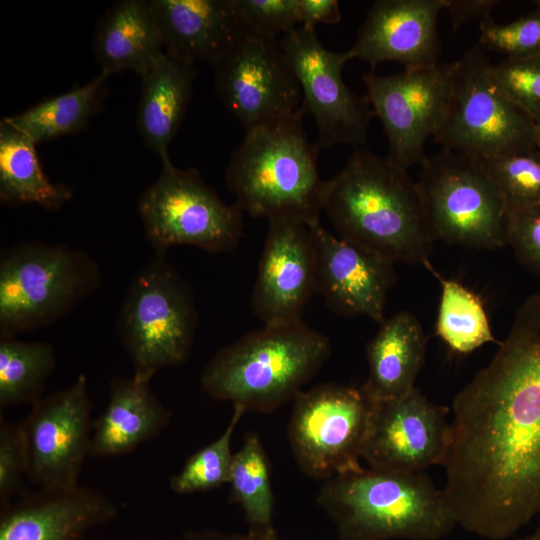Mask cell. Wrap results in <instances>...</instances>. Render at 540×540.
I'll list each match as a JSON object with an SVG mask.
<instances>
[{"instance_id": "obj_25", "label": "cell", "mask_w": 540, "mask_h": 540, "mask_svg": "<svg viewBox=\"0 0 540 540\" xmlns=\"http://www.w3.org/2000/svg\"><path fill=\"white\" fill-rule=\"evenodd\" d=\"M196 67L168 55L143 74L137 127L146 146L162 162L182 123L192 96Z\"/></svg>"}, {"instance_id": "obj_24", "label": "cell", "mask_w": 540, "mask_h": 540, "mask_svg": "<svg viewBox=\"0 0 540 540\" xmlns=\"http://www.w3.org/2000/svg\"><path fill=\"white\" fill-rule=\"evenodd\" d=\"M425 352L426 337L413 314L385 318L366 347L369 372L362 391L372 403L404 396L415 388Z\"/></svg>"}, {"instance_id": "obj_13", "label": "cell", "mask_w": 540, "mask_h": 540, "mask_svg": "<svg viewBox=\"0 0 540 540\" xmlns=\"http://www.w3.org/2000/svg\"><path fill=\"white\" fill-rule=\"evenodd\" d=\"M456 62L417 70L362 76L366 98L382 123L387 157L409 169L420 165L427 140L434 136L447 114Z\"/></svg>"}, {"instance_id": "obj_35", "label": "cell", "mask_w": 540, "mask_h": 540, "mask_svg": "<svg viewBox=\"0 0 540 540\" xmlns=\"http://www.w3.org/2000/svg\"><path fill=\"white\" fill-rule=\"evenodd\" d=\"M242 24L250 33L278 39L300 24L298 0H232Z\"/></svg>"}, {"instance_id": "obj_41", "label": "cell", "mask_w": 540, "mask_h": 540, "mask_svg": "<svg viewBox=\"0 0 540 540\" xmlns=\"http://www.w3.org/2000/svg\"><path fill=\"white\" fill-rule=\"evenodd\" d=\"M534 146L540 153V122L535 123L534 127Z\"/></svg>"}, {"instance_id": "obj_5", "label": "cell", "mask_w": 540, "mask_h": 540, "mask_svg": "<svg viewBox=\"0 0 540 540\" xmlns=\"http://www.w3.org/2000/svg\"><path fill=\"white\" fill-rule=\"evenodd\" d=\"M330 341L303 321L263 327L221 348L201 374L211 397L270 413L301 392L323 366Z\"/></svg>"}, {"instance_id": "obj_14", "label": "cell", "mask_w": 540, "mask_h": 540, "mask_svg": "<svg viewBox=\"0 0 540 540\" xmlns=\"http://www.w3.org/2000/svg\"><path fill=\"white\" fill-rule=\"evenodd\" d=\"M216 93L245 131L297 113L302 92L278 39L246 32L211 64Z\"/></svg>"}, {"instance_id": "obj_4", "label": "cell", "mask_w": 540, "mask_h": 540, "mask_svg": "<svg viewBox=\"0 0 540 540\" xmlns=\"http://www.w3.org/2000/svg\"><path fill=\"white\" fill-rule=\"evenodd\" d=\"M317 501L342 540H438L457 525L423 472L362 467L327 479Z\"/></svg>"}, {"instance_id": "obj_38", "label": "cell", "mask_w": 540, "mask_h": 540, "mask_svg": "<svg viewBox=\"0 0 540 540\" xmlns=\"http://www.w3.org/2000/svg\"><path fill=\"white\" fill-rule=\"evenodd\" d=\"M498 3L496 0H445L444 10L450 16L453 31H457L471 21L491 17Z\"/></svg>"}, {"instance_id": "obj_27", "label": "cell", "mask_w": 540, "mask_h": 540, "mask_svg": "<svg viewBox=\"0 0 540 540\" xmlns=\"http://www.w3.org/2000/svg\"><path fill=\"white\" fill-rule=\"evenodd\" d=\"M109 77L100 72L82 86H75L3 120L36 145L77 133L99 111Z\"/></svg>"}, {"instance_id": "obj_6", "label": "cell", "mask_w": 540, "mask_h": 540, "mask_svg": "<svg viewBox=\"0 0 540 540\" xmlns=\"http://www.w3.org/2000/svg\"><path fill=\"white\" fill-rule=\"evenodd\" d=\"M102 282L87 252L63 244L25 241L0 253V337L54 323Z\"/></svg>"}, {"instance_id": "obj_37", "label": "cell", "mask_w": 540, "mask_h": 540, "mask_svg": "<svg viewBox=\"0 0 540 540\" xmlns=\"http://www.w3.org/2000/svg\"><path fill=\"white\" fill-rule=\"evenodd\" d=\"M507 245L521 264L540 275V204L508 212Z\"/></svg>"}, {"instance_id": "obj_10", "label": "cell", "mask_w": 540, "mask_h": 540, "mask_svg": "<svg viewBox=\"0 0 540 540\" xmlns=\"http://www.w3.org/2000/svg\"><path fill=\"white\" fill-rule=\"evenodd\" d=\"M137 208L155 253L167 254L177 245L228 252L243 236V211L225 203L197 169L177 168L170 159L138 197Z\"/></svg>"}, {"instance_id": "obj_2", "label": "cell", "mask_w": 540, "mask_h": 540, "mask_svg": "<svg viewBox=\"0 0 540 540\" xmlns=\"http://www.w3.org/2000/svg\"><path fill=\"white\" fill-rule=\"evenodd\" d=\"M323 211L347 241L394 263L429 261L434 238L417 181L387 156L354 148L326 180Z\"/></svg>"}, {"instance_id": "obj_7", "label": "cell", "mask_w": 540, "mask_h": 540, "mask_svg": "<svg viewBox=\"0 0 540 540\" xmlns=\"http://www.w3.org/2000/svg\"><path fill=\"white\" fill-rule=\"evenodd\" d=\"M198 323L190 285L167 260L155 257L128 286L117 320V335L135 378L150 382L159 371L189 357Z\"/></svg>"}, {"instance_id": "obj_20", "label": "cell", "mask_w": 540, "mask_h": 540, "mask_svg": "<svg viewBox=\"0 0 540 540\" xmlns=\"http://www.w3.org/2000/svg\"><path fill=\"white\" fill-rule=\"evenodd\" d=\"M117 515L116 503L92 487L39 490L1 509L0 540H83Z\"/></svg>"}, {"instance_id": "obj_30", "label": "cell", "mask_w": 540, "mask_h": 540, "mask_svg": "<svg viewBox=\"0 0 540 540\" xmlns=\"http://www.w3.org/2000/svg\"><path fill=\"white\" fill-rule=\"evenodd\" d=\"M56 365L53 346L42 341L0 337V408L33 405L42 398Z\"/></svg>"}, {"instance_id": "obj_21", "label": "cell", "mask_w": 540, "mask_h": 540, "mask_svg": "<svg viewBox=\"0 0 540 540\" xmlns=\"http://www.w3.org/2000/svg\"><path fill=\"white\" fill-rule=\"evenodd\" d=\"M165 54L213 64L247 32L232 0H150Z\"/></svg>"}, {"instance_id": "obj_1", "label": "cell", "mask_w": 540, "mask_h": 540, "mask_svg": "<svg viewBox=\"0 0 540 540\" xmlns=\"http://www.w3.org/2000/svg\"><path fill=\"white\" fill-rule=\"evenodd\" d=\"M453 400L443 488L457 524L504 540L540 511V292Z\"/></svg>"}, {"instance_id": "obj_8", "label": "cell", "mask_w": 540, "mask_h": 540, "mask_svg": "<svg viewBox=\"0 0 540 540\" xmlns=\"http://www.w3.org/2000/svg\"><path fill=\"white\" fill-rule=\"evenodd\" d=\"M419 166L434 241L481 250L507 246L508 212L484 159L441 149Z\"/></svg>"}, {"instance_id": "obj_42", "label": "cell", "mask_w": 540, "mask_h": 540, "mask_svg": "<svg viewBox=\"0 0 540 540\" xmlns=\"http://www.w3.org/2000/svg\"><path fill=\"white\" fill-rule=\"evenodd\" d=\"M517 540H540V520L537 524V527L535 528V530L529 534L528 536L524 537V538H521V539H517Z\"/></svg>"}, {"instance_id": "obj_36", "label": "cell", "mask_w": 540, "mask_h": 540, "mask_svg": "<svg viewBox=\"0 0 540 540\" xmlns=\"http://www.w3.org/2000/svg\"><path fill=\"white\" fill-rule=\"evenodd\" d=\"M27 478V455L20 423L0 420V505L11 504L21 495Z\"/></svg>"}, {"instance_id": "obj_16", "label": "cell", "mask_w": 540, "mask_h": 540, "mask_svg": "<svg viewBox=\"0 0 540 540\" xmlns=\"http://www.w3.org/2000/svg\"><path fill=\"white\" fill-rule=\"evenodd\" d=\"M448 413L416 387L402 397L372 403L362 458L370 468L407 473L443 464L452 437Z\"/></svg>"}, {"instance_id": "obj_19", "label": "cell", "mask_w": 540, "mask_h": 540, "mask_svg": "<svg viewBox=\"0 0 540 540\" xmlns=\"http://www.w3.org/2000/svg\"><path fill=\"white\" fill-rule=\"evenodd\" d=\"M444 8L445 0H377L350 50L372 69L383 62L408 71L435 66L441 52L437 20Z\"/></svg>"}, {"instance_id": "obj_18", "label": "cell", "mask_w": 540, "mask_h": 540, "mask_svg": "<svg viewBox=\"0 0 540 540\" xmlns=\"http://www.w3.org/2000/svg\"><path fill=\"white\" fill-rule=\"evenodd\" d=\"M316 254V293L338 315L384 317L389 290L396 282L394 262L325 229L308 224Z\"/></svg>"}, {"instance_id": "obj_3", "label": "cell", "mask_w": 540, "mask_h": 540, "mask_svg": "<svg viewBox=\"0 0 540 540\" xmlns=\"http://www.w3.org/2000/svg\"><path fill=\"white\" fill-rule=\"evenodd\" d=\"M301 109L286 119L245 131L225 170L236 205L253 218L320 220L326 180L318 148L310 143Z\"/></svg>"}, {"instance_id": "obj_28", "label": "cell", "mask_w": 540, "mask_h": 540, "mask_svg": "<svg viewBox=\"0 0 540 540\" xmlns=\"http://www.w3.org/2000/svg\"><path fill=\"white\" fill-rule=\"evenodd\" d=\"M440 282L441 297L435 323L436 334L454 352L468 354L486 343L500 342L493 336L483 301L460 282L444 278L430 260L423 265Z\"/></svg>"}, {"instance_id": "obj_23", "label": "cell", "mask_w": 540, "mask_h": 540, "mask_svg": "<svg viewBox=\"0 0 540 540\" xmlns=\"http://www.w3.org/2000/svg\"><path fill=\"white\" fill-rule=\"evenodd\" d=\"M96 61L109 76L130 70L140 77L165 57L150 0H121L99 19L92 41Z\"/></svg>"}, {"instance_id": "obj_43", "label": "cell", "mask_w": 540, "mask_h": 540, "mask_svg": "<svg viewBox=\"0 0 540 540\" xmlns=\"http://www.w3.org/2000/svg\"><path fill=\"white\" fill-rule=\"evenodd\" d=\"M535 8L540 9V0L534 1Z\"/></svg>"}, {"instance_id": "obj_31", "label": "cell", "mask_w": 540, "mask_h": 540, "mask_svg": "<svg viewBox=\"0 0 540 540\" xmlns=\"http://www.w3.org/2000/svg\"><path fill=\"white\" fill-rule=\"evenodd\" d=\"M245 410L233 406L231 419L215 441L192 454L183 467L170 478V488L177 494H192L229 483L234 454L231 441Z\"/></svg>"}, {"instance_id": "obj_9", "label": "cell", "mask_w": 540, "mask_h": 540, "mask_svg": "<svg viewBox=\"0 0 540 540\" xmlns=\"http://www.w3.org/2000/svg\"><path fill=\"white\" fill-rule=\"evenodd\" d=\"M455 62L449 108L434 141L484 160L534 149L535 123L498 87L484 48L476 45Z\"/></svg>"}, {"instance_id": "obj_12", "label": "cell", "mask_w": 540, "mask_h": 540, "mask_svg": "<svg viewBox=\"0 0 540 540\" xmlns=\"http://www.w3.org/2000/svg\"><path fill=\"white\" fill-rule=\"evenodd\" d=\"M302 92V109L314 119L320 151L336 145L359 147L366 142L373 110L343 80L352 51L334 52L320 42L316 31L294 28L278 39Z\"/></svg>"}, {"instance_id": "obj_39", "label": "cell", "mask_w": 540, "mask_h": 540, "mask_svg": "<svg viewBox=\"0 0 540 540\" xmlns=\"http://www.w3.org/2000/svg\"><path fill=\"white\" fill-rule=\"evenodd\" d=\"M301 27L315 30L318 24H337L341 11L337 0H298Z\"/></svg>"}, {"instance_id": "obj_26", "label": "cell", "mask_w": 540, "mask_h": 540, "mask_svg": "<svg viewBox=\"0 0 540 540\" xmlns=\"http://www.w3.org/2000/svg\"><path fill=\"white\" fill-rule=\"evenodd\" d=\"M72 198V189L52 182L38 159L36 144L3 119L0 122V200L59 210Z\"/></svg>"}, {"instance_id": "obj_34", "label": "cell", "mask_w": 540, "mask_h": 540, "mask_svg": "<svg viewBox=\"0 0 540 540\" xmlns=\"http://www.w3.org/2000/svg\"><path fill=\"white\" fill-rule=\"evenodd\" d=\"M480 46L520 58L540 54V9L506 24H498L491 17L479 22Z\"/></svg>"}, {"instance_id": "obj_15", "label": "cell", "mask_w": 540, "mask_h": 540, "mask_svg": "<svg viewBox=\"0 0 540 540\" xmlns=\"http://www.w3.org/2000/svg\"><path fill=\"white\" fill-rule=\"evenodd\" d=\"M88 381L80 374L67 388L36 401L20 422L27 455V479L39 490L78 485L90 455L92 421Z\"/></svg>"}, {"instance_id": "obj_11", "label": "cell", "mask_w": 540, "mask_h": 540, "mask_svg": "<svg viewBox=\"0 0 540 540\" xmlns=\"http://www.w3.org/2000/svg\"><path fill=\"white\" fill-rule=\"evenodd\" d=\"M371 407L361 387L327 383L301 391L294 399L288 436L302 471L327 480L361 469Z\"/></svg>"}, {"instance_id": "obj_29", "label": "cell", "mask_w": 540, "mask_h": 540, "mask_svg": "<svg viewBox=\"0 0 540 540\" xmlns=\"http://www.w3.org/2000/svg\"><path fill=\"white\" fill-rule=\"evenodd\" d=\"M232 498L241 506L251 535L277 538L273 524V492L269 464L262 443L255 433L247 435L234 453L229 479Z\"/></svg>"}, {"instance_id": "obj_22", "label": "cell", "mask_w": 540, "mask_h": 540, "mask_svg": "<svg viewBox=\"0 0 540 540\" xmlns=\"http://www.w3.org/2000/svg\"><path fill=\"white\" fill-rule=\"evenodd\" d=\"M149 384L134 376L111 380L107 405L92 422L91 456L107 458L131 453L169 424L171 412Z\"/></svg>"}, {"instance_id": "obj_33", "label": "cell", "mask_w": 540, "mask_h": 540, "mask_svg": "<svg viewBox=\"0 0 540 540\" xmlns=\"http://www.w3.org/2000/svg\"><path fill=\"white\" fill-rule=\"evenodd\" d=\"M491 72L502 92L534 123L540 122V54L505 58Z\"/></svg>"}, {"instance_id": "obj_32", "label": "cell", "mask_w": 540, "mask_h": 540, "mask_svg": "<svg viewBox=\"0 0 540 540\" xmlns=\"http://www.w3.org/2000/svg\"><path fill=\"white\" fill-rule=\"evenodd\" d=\"M485 163L507 212L540 204V153L536 148Z\"/></svg>"}, {"instance_id": "obj_40", "label": "cell", "mask_w": 540, "mask_h": 540, "mask_svg": "<svg viewBox=\"0 0 540 540\" xmlns=\"http://www.w3.org/2000/svg\"><path fill=\"white\" fill-rule=\"evenodd\" d=\"M177 540H281L278 537L275 539H266L262 537H257L249 533L238 534V533H226L216 530H197L189 531L182 535Z\"/></svg>"}, {"instance_id": "obj_17", "label": "cell", "mask_w": 540, "mask_h": 540, "mask_svg": "<svg viewBox=\"0 0 540 540\" xmlns=\"http://www.w3.org/2000/svg\"><path fill=\"white\" fill-rule=\"evenodd\" d=\"M314 293L316 254L309 225L293 218L269 220L252 293L253 312L263 327L297 323Z\"/></svg>"}]
</instances>
